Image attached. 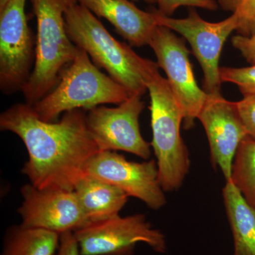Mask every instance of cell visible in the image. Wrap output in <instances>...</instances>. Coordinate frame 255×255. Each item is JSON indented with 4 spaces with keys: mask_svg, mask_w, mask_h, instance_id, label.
<instances>
[{
    "mask_svg": "<svg viewBox=\"0 0 255 255\" xmlns=\"http://www.w3.org/2000/svg\"><path fill=\"white\" fill-rule=\"evenodd\" d=\"M139 95H131L114 108L100 107L88 111L87 126L101 151H124L148 159L150 143L140 132V114L145 104Z\"/></svg>",
    "mask_w": 255,
    "mask_h": 255,
    "instance_id": "30bf717a",
    "label": "cell"
},
{
    "mask_svg": "<svg viewBox=\"0 0 255 255\" xmlns=\"http://www.w3.org/2000/svg\"><path fill=\"white\" fill-rule=\"evenodd\" d=\"M235 105L248 136L255 140V95L243 97Z\"/></svg>",
    "mask_w": 255,
    "mask_h": 255,
    "instance_id": "7402d4cb",
    "label": "cell"
},
{
    "mask_svg": "<svg viewBox=\"0 0 255 255\" xmlns=\"http://www.w3.org/2000/svg\"><path fill=\"white\" fill-rule=\"evenodd\" d=\"M60 235L20 224L8 228L1 255H54Z\"/></svg>",
    "mask_w": 255,
    "mask_h": 255,
    "instance_id": "e0dca14e",
    "label": "cell"
},
{
    "mask_svg": "<svg viewBox=\"0 0 255 255\" xmlns=\"http://www.w3.org/2000/svg\"><path fill=\"white\" fill-rule=\"evenodd\" d=\"M65 20L69 38L86 52L96 66L105 70L130 96L145 95L146 73L153 61L142 58L130 46L117 41L97 16L80 3L69 6Z\"/></svg>",
    "mask_w": 255,
    "mask_h": 255,
    "instance_id": "7a4b0ae2",
    "label": "cell"
},
{
    "mask_svg": "<svg viewBox=\"0 0 255 255\" xmlns=\"http://www.w3.org/2000/svg\"><path fill=\"white\" fill-rule=\"evenodd\" d=\"M26 0H10L0 7V89L4 95L22 91L36 60V40L28 26Z\"/></svg>",
    "mask_w": 255,
    "mask_h": 255,
    "instance_id": "8992f818",
    "label": "cell"
},
{
    "mask_svg": "<svg viewBox=\"0 0 255 255\" xmlns=\"http://www.w3.org/2000/svg\"><path fill=\"white\" fill-rule=\"evenodd\" d=\"M89 223L119 216L129 196L122 189L92 176H82L73 189Z\"/></svg>",
    "mask_w": 255,
    "mask_h": 255,
    "instance_id": "9a60e30c",
    "label": "cell"
},
{
    "mask_svg": "<svg viewBox=\"0 0 255 255\" xmlns=\"http://www.w3.org/2000/svg\"><path fill=\"white\" fill-rule=\"evenodd\" d=\"M82 110L65 112L60 120H42L28 104H16L0 115V129L16 134L28 154L21 172L41 189L73 191L87 162L100 152L87 128Z\"/></svg>",
    "mask_w": 255,
    "mask_h": 255,
    "instance_id": "6da1fadb",
    "label": "cell"
},
{
    "mask_svg": "<svg viewBox=\"0 0 255 255\" xmlns=\"http://www.w3.org/2000/svg\"><path fill=\"white\" fill-rule=\"evenodd\" d=\"M134 1H143L149 4H155L157 3V0H134Z\"/></svg>",
    "mask_w": 255,
    "mask_h": 255,
    "instance_id": "484cf974",
    "label": "cell"
},
{
    "mask_svg": "<svg viewBox=\"0 0 255 255\" xmlns=\"http://www.w3.org/2000/svg\"><path fill=\"white\" fill-rule=\"evenodd\" d=\"M220 78L222 83L236 85L243 97L255 95V65L243 68L221 67Z\"/></svg>",
    "mask_w": 255,
    "mask_h": 255,
    "instance_id": "d6986e66",
    "label": "cell"
},
{
    "mask_svg": "<svg viewBox=\"0 0 255 255\" xmlns=\"http://www.w3.org/2000/svg\"><path fill=\"white\" fill-rule=\"evenodd\" d=\"M197 119L205 129L212 163L221 169L228 182L238 146L248 136L235 102L226 100L221 94H209Z\"/></svg>",
    "mask_w": 255,
    "mask_h": 255,
    "instance_id": "4fadbf2b",
    "label": "cell"
},
{
    "mask_svg": "<svg viewBox=\"0 0 255 255\" xmlns=\"http://www.w3.org/2000/svg\"><path fill=\"white\" fill-rule=\"evenodd\" d=\"M10 1V0H0V7H2L4 4H6L8 1Z\"/></svg>",
    "mask_w": 255,
    "mask_h": 255,
    "instance_id": "4316f807",
    "label": "cell"
},
{
    "mask_svg": "<svg viewBox=\"0 0 255 255\" xmlns=\"http://www.w3.org/2000/svg\"><path fill=\"white\" fill-rule=\"evenodd\" d=\"M96 16L105 18L132 46L148 44L157 26L155 14L139 9L129 0H78Z\"/></svg>",
    "mask_w": 255,
    "mask_h": 255,
    "instance_id": "5bb4252c",
    "label": "cell"
},
{
    "mask_svg": "<svg viewBox=\"0 0 255 255\" xmlns=\"http://www.w3.org/2000/svg\"><path fill=\"white\" fill-rule=\"evenodd\" d=\"M158 25L182 35L189 42L192 53L204 73V90L209 95L221 94L219 61L225 42L236 31V15L219 21L209 22L201 17L195 9H189L186 18H175L152 11Z\"/></svg>",
    "mask_w": 255,
    "mask_h": 255,
    "instance_id": "9c48e42d",
    "label": "cell"
},
{
    "mask_svg": "<svg viewBox=\"0 0 255 255\" xmlns=\"http://www.w3.org/2000/svg\"><path fill=\"white\" fill-rule=\"evenodd\" d=\"M37 20L36 60L23 86L25 103L33 106L54 89L78 51L65 28V14L78 0H30Z\"/></svg>",
    "mask_w": 255,
    "mask_h": 255,
    "instance_id": "277c9868",
    "label": "cell"
},
{
    "mask_svg": "<svg viewBox=\"0 0 255 255\" xmlns=\"http://www.w3.org/2000/svg\"><path fill=\"white\" fill-rule=\"evenodd\" d=\"M229 181L255 211V140L250 136L238 146Z\"/></svg>",
    "mask_w": 255,
    "mask_h": 255,
    "instance_id": "ac0fdd59",
    "label": "cell"
},
{
    "mask_svg": "<svg viewBox=\"0 0 255 255\" xmlns=\"http://www.w3.org/2000/svg\"><path fill=\"white\" fill-rule=\"evenodd\" d=\"M54 255H81L78 241L73 232L60 235L59 246Z\"/></svg>",
    "mask_w": 255,
    "mask_h": 255,
    "instance_id": "cb8c5ba5",
    "label": "cell"
},
{
    "mask_svg": "<svg viewBox=\"0 0 255 255\" xmlns=\"http://www.w3.org/2000/svg\"><path fill=\"white\" fill-rule=\"evenodd\" d=\"M20 191L23 201L17 211L25 227L60 235L89 224L74 191L41 189L31 184H25Z\"/></svg>",
    "mask_w": 255,
    "mask_h": 255,
    "instance_id": "7c38bea8",
    "label": "cell"
},
{
    "mask_svg": "<svg viewBox=\"0 0 255 255\" xmlns=\"http://www.w3.org/2000/svg\"><path fill=\"white\" fill-rule=\"evenodd\" d=\"M145 85L150 98V145L157 159L159 180L164 191L177 190L190 168L189 151L180 132L182 110L155 62L146 73Z\"/></svg>",
    "mask_w": 255,
    "mask_h": 255,
    "instance_id": "3957f363",
    "label": "cell"
},
{
    "mask_svg": "<svg viewBox=\"0 0 255 255\" xmlns=\"http://www.w3.org/2000/svg\"><path fill=\"white\" fill-rule=\"evenodd\" d=\"M160 14L170 16L180 6L202 8L211 11L218 9L216 0H157Z\"/></svg>",
    "mask_w": 255,
    "mask_h": 255,
    "instance_id": "44dd1931",
    "label": "cell"
},
{
    "mask_svg": "<svg viewBox=\"0 0 255 255\" xmlns=\"http://www.w3.org/2000/svg\"><path fill=\"white\" fill-rule=\"evenodd\" d=\"M130 96L123 86L102 73L85 50L78 48L75 59L62 72L58 85L32 107L42 120L54 122L69 111L119 105Z\"/></svg>",
    "mask_w": 255,
    "mask_h": 255,
    "instance_id": "5b68a950",
    "label": "cell"
},
{
    "mask_svg": "<svg viewBox=\"0 0 255 255\" xmlns=\"http://www.w3.org/2000/svg\"><path fill=\"white\" fill-rule=\"evenodd\" d=\"M216 2L225 11L234 12L239 6L241 0H216Z\"/></svg>",
    "mask_w": 255,
    "mask_h": 255,
    "instance_id": "d4e9b609",
    "label": "cell"
},
{
    "mask_svg": "<svg viewBox=\"0 0 255 255\" xmlns=\"http://www.w3.org/2000/svg\"><path fill=\"white\" fill-rule=\"evenodd\" d=\"M147 45L155 53L159 68L167 75L171 90L182 109L184 127L191 128L209 94L198 85L184 40L169 28L157 24Z\"/></svg>",
    "mask_w": 255,
    "mask_h": 255,
    "instance_id": "ba28073f",
    "label": "cell"
},
{
    "mask_svg": "<svg viewBox=\"0 0 255 255\" xmlns=\"http://www.w3.org/2000/svg\"><path fill=\"white\" fill-rule=\"evenodd\" d=\"M74 234L81 255H132L139 243L156 253L167 250L163 233L140 214L90 223Z\"/></svg>",
    "mask_w": 255,
    "mask_h": 255,
    "instance_id": "52a82bcc",
    "label": "cell"
},
{
    "mask_svg": "<svg viewBox=\"0 0 255 255\" xmlns=\"http://www.w3.org/2000/svg\"><path fill=\"white\" fill-rule=\"evenodd\" d=\"M237 18L238 34L250 36L255 32V0H241L233 12Z\"/></svg>",
    "mask_w": 255,
    "mask_h": 255,
    "instance_id": "ffe728a7",
    "label": "cell"
},
{
    "mask_svg": "<svg viewBox=\"0 0 255 255\" xmlns=\"http://www.w3.org/2000/svg\"><path fill=\"white\" fill-rule=\"evenodd\" d=\"M85 174L116 186L150 209L159 210L165 205L164 191L154 159L130 162L116 151H100L87 162Z\"/></svg>",
    "mask_w": 255,
    "mask_h": 255,
    "instance_id": "8fae6325",
    "label": "cell"
},
{
    "mask_svg": "<svg viewBox=\"0 0 255 255\" xmlns=\"http://www.w3.org/2000/svg\"><path fill=\"white\" fill-rule=\"evenodd\" d=\"M223 201L234 242L233 255H255V211L231 181L223 189Z\"/></svg>",
    "mask_w": 255,
    "mask_h": 255,
    "instance_id": "2e32d148",
    "label": "cell"
},
{
    "mask_svg": "<svg viewBox=\"0 0 255 255\" xmlns=\"http://www.w3.org/2000/svg\"><path fill=\"white\" fill-rule=\"evenodd\" d=\"M233 46L251 65H255V32L250 36L237 34L231 38Z\"/></svg>",
    "mask_w": 255,
    "mask_h": 255,
    "instance_id": "603a6c76",
    "label": "cell"
}]
</instances>
